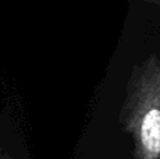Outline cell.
I'll return each instance as SVG.
<instances>
[{
  "instance_id": "1",
  "label": "cell",
  "mask_w": 160,
  "mask_h": 159,
  "mask_svg": "<svg viewBox=\"0 0 160 159\" xmlns=\"http://www.w3.org/2000/svg\"><path fill=\"white\" fill-rule=\"evenodd\" d=\"M141 137L148 151L152 154H160V110H150L145 115Z\"/></svg>"
}]
</instances>
